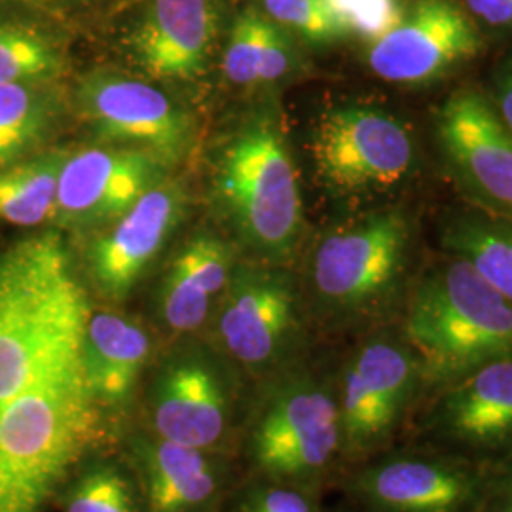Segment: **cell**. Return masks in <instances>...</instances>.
<instances>
[{
    "instance_id": "obj_1",
    "label": "cell",
    "mask_w": 512,
    "mask_h": 512,
    "mask_svg": "<svg viewBox=\"0 0 512 512\" xmlns=\"http://www.w3.org/2000/svg\"><path fill=\"white\" fill-rule=\"evenodd\" d=\"M118 425L93 399L82 355L0 406V512H44L74 467L116 442Z\"/></svg>"
},
{
    "instance_id": "obj_2",
    "label": "cell",
    "mask_w": 512,
    "mask_h": 512,
    "mask_svg": "<svg viewBox=\"0 0 512 512\" xmlns=\"http://www.w3.org/2000/svg\"><path fill=\"white\" fill-rule=\"evenodd\" d=\"M92 302L55 234L0 251V406L82 355Z\"/></svg>"
},
{
    "instance_id": "obj_3",
    "label": "cell",
    "mask_w": 512,
    "mask_h": 512,
    "mask_svg": "<svg viewBox=\"0 0 512 512\" xmlns=\"http://www.w3.org/2000/svg\"><path fill=\"white\" fill-rule=\"evenodd\" d=\"M238 459L243 475L334 488L346 469L334 366L306 357L253 384Z\"/></svg>"
},
{
    "instance_id": "obj_4",
    "label": "cell",
    "mask_w": 512,
    "mask_h": 512,
    "mask_svg": "<svg viewBox=\"0 0 512 512\" xmlns=\"http://www.w3.org/2000/svg\"><path fill=\"white\" fill-rule=\"evenodd\" d=\"M399 325L420 357L427 397L480 366L512 357L511 300L448 253L418 272Z\"/></svg>"
},
{
    "instance_id": "obj_5",
    "label": "cell",
    "mask_w": 512,
    "mask_h": 512,
    "mask_svg": "<svg viewBox=\"0 0 512 512\" xmlns=\"http://www.w3.org/2000/svg\"><path fill=\"white\" fill-rule=\"evenodd\" d=\"M410 222L384 211L334 232L311 256L304 300L325 329L368 330L399 323L414 279Z\"/></svg>"
},
{
    "instance_id": "obj_6",
    "label": "cell",
    "mask_w": 512,
    "mask_h": 512,
    "mask_svg": "<svg viewBox=\"0 0 512 512\" xmlns=\"http://www.w3.org/2000/svg\"><path fill=\"white\" fill-rule=\"evenodd\" d=\"M253 382L217 346L188 344L148 368L135 421L184 446L238 456Z\"/></svg>"
},
{
    "instance_id": "obj_7",
    "label": "cell",
    "mask_w": 512,
    "mask_h": 512,
    "mask_svg": "<svg viewBox=\"0 0 512 512\" xmlns=\"http://www.w3.org/2000/svg\"><path fill=\"white\" fill-rule=\"evenodd\" d=\"M334 384L346 469L406 439L427 399L420 357L399 323L361 334L334 366Z\"/></svg>"
},
{
    "instance_id": "obj_8",
    "label": "cell",
    "mask_w": 512,
    "mask_h": 512,
    "mask_svg": "<svg viewBox=\"0 0 512 512\" xmlns=\"http://www.w3.org/2000/svg\"><path fill=\"white\" fill-rule=\"evenodd\" d=\"M308 308L277 264H239L213 313L215 346L253 382L310 357Z\"/></svg>"
},
{
    "instance_id": "obj_9",
    "label": "cell",
    "mask_w": 512,
    "mask_h": 512,
    "mask_svg": "<svg viewBox=\"0 0 512 512\" xmlns=\"http://www.w3.org/2000/svg\"><path fill=\"white\" fill-rule=\"evenodd\" d=\"M219 192L260 255L277 266L293 255L302 228V196L291 152L272 122L251 124L224 150Z\"/></svg>"
},
{
    "instance_id": "obj_10",
    "label": "cell",
    "mask_w": 512,
    "mask_h": 512,
    "mask_svg": "<svg viewBox=\"0 0 512 512\" xmlns=\"http://www.w3.org/2000/svg\"><path fill=\"white\" fill-rule=\"evenodd\" d=\"M490 465L404 439L346 469L336 486L359 512H478Z\"/></svg>"
},
{
    "instance_id": "obj_11",
    "label": "cell",
    "mask_w": 512,
    "mask_h": 512,
    "mask_svg": "<svg viewBox=\"0 0 512 512\" xmlns=\"http://www.w3.org/2000/svg\"><path fill=\"white\" fill-rule=\"evenodd\" d=\"M311 156L321 181L340 194L385 192L412 175L416 143L395 114L351 105L319 118Z\"/></svg>"
},
{
    "instance_id": "obj_12",
    "label": "cell",
    "mask_w": 512,
    "mask_h": 512,
    "mask_svg": "<svg viewBox=\"0 0 512 512\" xmlns=\"http://www.w3.org/2000/svg\"><path fill=\"white\" fill-rule=\"evenodd\" d=\"M406 439L482 465L512 458V357L480 366L429 395Z\"/></svg>"
},
{
    "instance_id": "obj_13",
    "label": "cell",
    "mask_w": 512,
    "mask_h": 512,
    "mask_svg": "<svg viewBox=\"0 0 512 512\" xmlns=\"http://www.w3.org/2000/svg\"><path fill=\"white\" fill-rule=\"evenodd\" d=\"M145 512H220L243 475L238 456L184 446L148 433L135 421L118 429Z\"/></svg>"
},
{
    "instance_id": "obj_14",
    "label": "cell",
    "mask_w": 512,
    "mask_h": 512,
    "mask_svg": "<svg viewBox=\"0 0 512 512\" xmlns=\"http://www.w3.org/2000/svg\"><path fill=\"white\" fill-rule=\"evenodd\" d=\"M482 48L475 23L454 0H416L372 40L368 65L382 80L420 86L473 59Z\"/></svg>"
},
{
    "instance_id": "obj_15",
    "label": "cell",
    "mask_w": 512,
    "mask_h": 512,
    "mask_svg": "<svg viewBox=\"0 0 512 512\" xmlns=\"http://www.w3.org/2000/svg\"><path fill=\"white\" fill-rule=\"evenodd\" d=\"M444 158L465 190L512 222V129L475 90L452 93L437 114Z\"/></svg>"
},
{
    "instance_id": "obj_16",
    "label": "cell",
    "mask_w": 512,
    "mask_h": 512,
    "mask_svg": "<svg viewBox=\"0 0 512 512\" xmlns=\"http://www.w3.org/2000/svg\"><path fill=\"white\" fill-rule=\"evenodd\" d=\"M162 165L139 148H88L67 156L59 173L55 220L88 228L120 219L160 183Z\"/></svg>"
},
{
    "instance_id": "obj_17",
    "label": "cell",
    "mask_w": 512,
    "mask_h": 512,
    "mask_svg": "<svg viewBox=\"0 0 512 512\" xmlns=\"http://www.w3.org/2000/svg\"><path fill=\"white\" fill-rule=\"evenodd\" d=\"M80 103L99 137L147 150L162 164L175 162L190 141L188 118L141 80L97 74L82 86Z\"/></svg>"
},
{
    "instance_id": "obj_18",
    "label": "cell",
    "mask_w": 512,
    "mask_h": 512,
    "mask_svg": "<svg viewBox=\"0 0 512 512\" xmlns=\"http://www.w3.org/2000/svg\"><path fill=\"white\" fill-rule=\"evenodd\" d=\"M183 192L156 183L88 251L95 291L112 304L128 300L183 215Z\"/></svg>"
},
{
    "instance_id": "obj_19",
    "label": "cell",
    "mask_w": 512,
    "mask_h": 512,
    "mask_svg": "<svg viewBox=\"0 0 512 512\" xmlns=\"http://www.w3.org/2000/svg\"><path fill=\"white\" fill-rule=\"evenodd\" d=\"M150 361L152 340L139 321L92 308L82 340V366L93 399L118 427L133 418Z\"/></svg>"
},
{
    "instance_id": "obj_20",
    "label": "cell",
    "mask_w": 512,
    "mask_h": 512,
    "mask_svg": "<svg viewBox=\"0 0 512 512\" xmlns=\"http://www.w3.org/2000/svg\"><path fill=\"white\" fill-rule=\"evenodd\" d=\"M217 29L211 0H152L135 50L156 78H192L207 63Z\"/></svg>"
},
{
    "instance_id": "obj_21",
    "label": "cell",
    "mask_w": 512,
    "mask_h": 512,
    "mask_svg": "<svg viewBox=\"0 0 512 512\" xmlns=\"http://www.w3.org/2000/svg\"><path fill=\"white\" fill-rule=\"evenodd\" d=\"M55 499L61 512H145L137 480L116 442L82 459Z\"/></svg>"
},
{
    "instance_id": "obj_22",
    "label": "cell",
    "mask_w": 512,
    "mask_h": 512,
    "mask_svg": "<svg viewBox=\"0 0 512 512\" xmlns=\"http://www.w3.org/2000/svg\"><path fill=\"white\" fill-rule=\"evenodd\" d=\"M226 291L183 251L175 256L156 291V315L167 332L186 338L205 327Z\"/></svg>"
},
{
    "instance_id": "obj_23",
    "label": "cell",
    "mask_w": 512,
    "mask_h": 512,
    "mask_svg": "<svg viewBox=\"0 0 512 512\" xmlns=\"http://www.w3.org/2000/svg\"><path fill=\"white\" fill-rule=\"evenodd\" d=\"M67 152L52 150L0 169V219L16 226L55 220V200Z\"/></svg>"
},
{
    "instance_id": "obj_24",
    "label": "cell",
    "mask_w": 512,
    "mask_h": 512,
    "mask_svg": "<svg viewBox=\"0 0 512 512\" xmlns=\"http://www.w3.org/2000/svg\"><path fill=\"white\" fill-rule=\"evenodd\" d=\"M442 245L448 255L473 266L497 293L512 302V222L463 215L444 230Z\"/></svg>"
},
{
    "instance_id": "obj_25",
    "label": "cell",
    "mask_w": 512,
    "mask_h": 512,
    "mask_svg": "<svg viewBox=\"0 0 512 512\" xmlns=\"http://www.w3.org/2000/svg\"><path fill=\"white\" fill-rule=\"evenodd\" d=\"M46 101L25 84H0V167L33 147L48 126Z\"/></svg>"
},
{
    "instance_id": "obj_26",
    "label": "cell",
    "mask_w": 512,
    "mask_h": 512,
    "mask_svg": "<svg viewBox=\"0 0 512 512\" xmlns=\"http://www.w3.org/2000/svg\"><path fill=\"white\" fill-rule=\"evenodd\" d=\"M323 495L281 480L241 475L220 512H329Z\"/></svg>"
},
{
    "instance_id": "obj_27",
    "label": "cell",
    "mask_w": 512,
    "mask_h": 512,
    "mask_svg": "<svg viewBox=\"0 0 512 512\" xmlns=\"http://www.w3.org/2000/svg\"><path fill=\"white\" fill-rule=\"evenodd\" d=\"M59 55L37 31L0 25V84H25L54 76Z\"/></svg>"
},
{
    "instance_id": "obj_28",
    "label": "cell",
    "mask_w": 512,
    "mask_h": 512,
    "mask_svg": "<svg viewBox=\"0 0 512 512\" xmlns=\"http://www.w3.org/2000/svg\"><path fill=\"white\" fill-rule=\"evenodd\" d=\"M270 19L264 18L255 8L239 16L224 52V73L238 86H255L260 76L262 48Z\"/></svg>"
},
{
    "instance_id": "obj_29",
    "label": "cell",
    "mask_w": 512,
    "mask_h": 512,
    "mask_svg": "<svg viewBox=\"0 0 512 512\" xmlns=\"http://www.w3.org/2000/svg\"><path fill=\"white\" fill-rule=\"evenodd\" d=\"M266 14L311 42H332L348 31L329 0H264Z\"/></svg>"
},
{
    "instance_id": "obj_30",
    "label": "cell",
    "mask_w": 512,
    "mask_h": 512,
    "mask_svg": "<svg viewBox=\"0 0 512 512\" xmlns=\"http://www.w3.org/2000/svg\"><path fill=\"white\" fill-rule=\"evenodd\" d=\"M293 67V50L287 37L281 29L270 23L264 48H262V63H260V76L258 84H272L275 80L283 78Z\"/></svg>"
},
{
    "instance_id": "obj_31",
    "label": "cell",
    "mask_w": 512,
    "mask_h": 512,
    "mask_svg": "<svg viewBox=\"0 0 512 512\" xmlns=\"http://www.w3.org/2000/svg\"><path fill=\"white\" fill-rule=\"evenodd\" d=\"M478 512H512V458L490 465Z\"/></svg>"
},
{
    "instance_id": "obj_32",
    "label": "cell",
    "mask_w": 512,
    "mask_h": 512,
    "mask_svg": "<svg viewBox=\"0 0 512 512\" xmlns=\"http://www.w3.org/2000/svg\"><path fill=\"white\" fill-rule=\"evenodd\" d=\"M471 18L494 29H511L512 0H463Z\"/></svg>"
},
{
    "instance_id": "obj_33",
    "label": "cell",
    "mask_w": 512,
    "mask_h": 512,
    "mask_svg": "<svg viewBox=\"0 0 512 512\" xmlns=\"http://www.w3.org/2000/svg\"><path fill=\"white\" fill-rule=\"evenodd\" d=\"M494 107L501 120L512 129V61L499 76Z\"/></svg>"
},
{
    "instance_id": "obj_34",
    "label": "cell",
    "mask_w": 512,
    "mask_h": 512,
    "mask_svg": "<svg viewBox=\"0 0 512 512\" xmlns=\"http://www.w3.org/2000/svg\"><path fill=\"white\" fill-rule=\"evenodd\" d=\"M329 512H359L351 503H348L346 499H344V503L342 505H338V507H334V509H329Z\"/></svg>"
},
{
    "instance_id": "obj_35",
    "label": "cell",
    "mask_w": 512,
    "mask_h": 512,
    "mask_svg": "<svg viewBox=\"0 0 512 512\" xmlns=\"http://www.w3.org/2000/svg\"><path fill=\"white\" fill-rule=\"evenodd\" d=\"M344 2H349V0H329V4L332 6V10H334L336 6H340V4H344Z\"/></svg>"
}]
</instances>
